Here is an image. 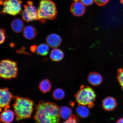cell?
<instances>
[{"label":"cell","mask_w":123,"mask_h":123,"mask_svg":"<svg viewBox=\"0 0 123 123\" xmlns=\"http://www.w3.org/2000/svg\"><path fill=\"white\" fill-rule=\"evenodd\" d=\"M46 42L49 47L55 48L60 45L62 42V38L58 34L52 33L47 37Z\"/></svg>","instance_id":"30bf717a"},{"label":"cell","mask_w":123,"mask_h":123,"mask_svg":"<svg viewBox=\"0 0 123 123\" xmlns=\"http://www.w3.org/2000/svg\"><path fill=\"white\" fill-rule=\"evenodd\" d=\"M49 46L47 44L42 43L37 46L35 53L41 56H44L47 55L49 50Z\"/></svg>","instance_id":"ac0fdd59"},{"label":"cell","mask_w":123,"mask_h":123,"mask_svg":"<svg viewBox=\"0 0 123 123\" xmlns=\"http://www.w3.org/2000/svg\"><path fill=\"white\" fill-rule=\"evenodd\" d=\"M83 4L86 6L92 5L93 3L94 0H80Z\"/></svg>","instance_id":"484cf974"},{"label":"cell","mask_w":123,"mask_h":123,"mask_svg":"<svg viewBox=\"0 0 123 123\" xmlns=\"http://www.w3.org/2000/svg\"><path fill=\"white\" fill-rule=\"evenodd\" d=\"M34 116L37 123H58L60 121V107L56 104L41 101L35 106Z\"/></svg>","instance_id":"6da1fadb"},{"label":"cell","mask_w":123,"mask_h":123,"mask_svg":"<svg viewBox=\"0 0 123 123\" xmlns=\"http://www.w3.org/2000/svg\"><path fill=\"white\" fill-rule=\"evenodd\" d=\"M70 11L74 16H81L85 13L86 8L84 5L81 1H74L71 6Z\"/></svg>","instance_id":"9c48e42d"},{"label":"cell","mask_w":123,"mask_h":123,"mask_svg":"<svg viewBox=\"0 0 123 123\" xmlns=\"http://www.w3.org/2000/svg\"><path fill=\"white\" fill-rule=\"evenodd\" d=\"M109 0H94L95 3L99 6L105 5L108 2Z\"/></svg>","instance_id":"d4e9b609"},{"label":"cell","mask_w":123,"mask_h":123,"mask_svg":"<svg viewBox=\"0 0 123 123\" xmlns=\"http://www.w3.org/2000/svg\"><path fill=\"white\" fill-rule=\"evenodd\" d=\"M74 96L78 104L85 106L93 104L96 98V93L92 87L83 85L81 86Z\"/></svg>","instance_id":"5b68a950"},{"label":"cell","mask_w":123,"mask_h":123,"mask_svg":"<svg viewBox=\"0 0 123 123\" xmlns=\"http://www.w3.org/2000/svg\"><path fill=\"white\" fill-rule=\"evenodd\" d=\"M37 47V45H32L31 47L30 48L31 50L32 53H35Z\"/></svg>","instance_id":"4316f807"},{"label":"cell","mask_w":123,"mask_h":123,"mask_svg":"<svg viewBox=\"0 0 123 123\" xmlns=\"http://www.w3.org/2000/svg\"><path fill=\"white\" fill-rule=\"evenodd\" d=\"M64 57V54L62 50L58 49L52 50L50 54V58L54 62H58L62 60Z\"/></svg>","instance_id":"e0dca14e"},{"label":"cell","mask_w":123,"mask_h":123,"mask_svg":"<svg viewBox=\"0 0 123 123\" xmlns=\"http://www.w3.org/2000/svg\"><path fill=\"white\" fill-rule=\"evenodd\" d=\"M1 111V108H0V112Z\"/></svg>","instance_id":"f546056e"},{"label":"cell","mask_w":123,"mask_h":123,"mask_svg":"<svg viewBox=\"0 0 123 123\" xmlns=\"http://www.w3.org/2000/svg\"><path fill=\"white\" fill-rule=\"evenodd\" d=\"M13 95L7 88H0V108H4V110L10 107L11 101Z\"/></svg>","instance_id":"ba28073f"},{"label":"cell","mask_w":123,"mask_h":123,"mask_svg":"<svg viewBox=\"0 0 123 123\" xmlns=\"http://www.w3.org/2000/svg\"><path fill=\"white\" fill-rule=\"evenodd\" d=\"M37 12V20L41 24L45 23L47 20L55 19L57 13L56 5L51 0H41Z\"/></svg>","instance_id":"3957f363"},{"label":"cell","mask_w":123,"mask_h":123,"mask_svg":"<svg viewBox=\"0 0 123 123\" xmlns=\"http://www.w3.org/2000/svg\"><path fill=\"white\" fill-rule=\"evenodd\" d=\"M38 88L43 93H45L49 92L52 88L51 83L49 80L44 79L40 83Z\"/></svg>","instance_id":"2e32d148"},{"label":"cell","mask_w":123,"mask_h":123,"mask_svg":"<svg viewBox=\"0 0 123 123\" xmlns=\"http://www.w3.org/2000/svg\"><path fill=\"white\" fill-rule=\"evenodd\" d=\"M23 36L27 39H34L37 35V32L36 28L32 25L27 26L24 28L23 32Z\"/></svg>","instance_id":"4fadbf2b"},{"label":"cell","mask_w":123,"mask_h":123,"mask_svg":"<svg viewBox=\"0 0 123 123\" xmlns=\"http://www.w3.org/2000/svg\"><path fill=\"white\" fill-rule=\"evenodd\" d=\"M79 119L75 115H72L68 119L66 120L64 123H77L79 121Z\"/></svg>","instance_id":"cb8c5ba5"},{"label":"cell","mask_w":123,"mask_h":123,"mask_svg":"<svg viewBox=\"0 0 123 123\" xmlns=\"http://www.w3.org/2000/svg\"><path fill=\"white\" fill-rule=\"evenodd\" d=\"M22 13V19L27 22L38 20L37 9L31 1H28L24 6Z\"/></svg>","instance_id":"52a82bcc"},{"label":"cell","mask_w":123,"mask_h":123,"mask_svg":"<svg viewBox=\"0 0 123 123\" xmlns=\"http://www.w3.org/2000/svg\"><path fill=\"white\" fill-rule=\"evenodd\" d=\"M117 78L120 85L123 89V68L118 69Z\"/></svg>","instance_id":"7402d4cb"},{"label":"cell","mask_w":123,"mask_h":123,"mask_svg":"<svg viewBox=\"0 0 123 123\" xmlns=\"http://www.w3.org/2000/svg\"><path fill=\"white\" fill-rule=\"evenodd\" d=\"M5 30L4 29L0 28V45L5 42L7 38Z\"/></svg>","instance_id":"603a6c76"},{"label":"cell","mask_w":123,"mask_h":123,"mask_svg":"<svg viewBox=\"0 0 123 123\" xmlns=\"http://www.w3.org/2000/svg\"><path fill=\"white\" fill-rule=\"evenodd\" d=\"M22 2L21 0H0L2 8L0 13L15 16L22 13Z\"/></svg>","instance_id":"8992f818"},{"label":"cell","mask_w":123,"mask_h":123,"mask_svg":"<svg viewBox=\"0 0 123 123\" xmlns=\"http://www.w3.org/2000/svg\"><path fill=\"white\" fill-rule=\"evenodd\" d=\"M60 113L61 117L62 119L67 120L72 115L71 109L67 107L63 106L60 107Z\"/></svg>","instance_id":"ffe728a7"},{"label":"cell","mask_w":123,"mask_h":123,"mask_svg":"<svg viewBox=\"0 0 123 123\" xmlns=\"http://www.w3.org/2000/svg\"><path fill=\"white\" fill-rule=\"evenodd\" d=\"M87 80L89 83L93 86L99 85L103 81L102 76L96 72H92L89 74Z\"/></svg>","instance_id":"7c38bea8"},{"label":"cell","mask_w":123,"mask_h":123,"mask_svg":"<svg viewBox=\"0 0 123 123\" xmlns=\"http://www.w3.org/2000/svg\"><path fill=\"white\" fill-rule=\"evenodd\" d=\"M78 106L76 110V113L78 116L83 118H85L89 116L88 109L85 105H80Z\"/></svg>","instance_id":"d6986e66"},{"label":"cell","mask_w":123,"mask_h":123,"mask_svg":"<svg viewBox=\"0 0 123 123\" xmlns=\"http://www.w3.org/2000/svg\"><path fill=\"white\" fill-rule=\"evenodd\" d=\"M18 70L16 62L7 59L0 61V78L7 80L16 78Z\"/></svg>","instance_id":"277c9868"},{"label":"cell","mask_w":123,"mask_h":123,"mask_svg":"<svg viewBox=\"0 0 123 123\" xmlns=\"http://www.w3.org/2000/svg\"><path fill=\"white\" fill-rule=\"evenodd\" d=\"M13 98L15 101L13 107L17 121L30 118L33 111V101L27 98L17 96Z\"/></svg>","instance_id":"7a4b0ae2"},{"label":"cell","mask_w":123,"mask_h":123,"mask_svg":"<svg viewBox=\"0 0 123 123\" xmlns=\"http://www.w3.org/2000/svg\"><path fill=\"white\" fill-rule=\"evenodd\" d=\"M65 92L62 89L57 88L54 91L53 96L54 99L58 100L63 99L65 96Z\"/></svg>","instance_id":"44dd1931"},{"label":"cell","mask_w":123,"mask_h":123,"mask_svg":"<svg viewBox=\"0 0 123 123\" xmlns=\"http://www.w3.org/2000/svg\"><path fill=\"white\" fill-rule=\"evenodd\" d=\"M24 22L19 18H16L13 20L11 24L12 30L17 33L22 32L24 30Z\"/></svg>","instance_id":"5bb4252c"},{"label":"cell","mask_w":123,"mask_h":123,"mask_svg":"<svg viewBox=\"0 0 123 123\" xmlns=\"http://www.w3.org/2000/svg\"><path fill=\"white\" fill-rule=\"evenodd\" d=\"M14 114L12 111L8 109L4 110L0 115V120L4 123H11L14 118Z\"/></svg>","instance_id":"9a60e30c"},{"label":"cell","mask_w":123,"mask_h":123,"mask_svg":"<svg viewBox=\"0 0 123 123\" xmlns=\"http://www.w3.org/2000/svg\"><path fill=\"white\" fill-rule=\"evenodd\" d=\"M116 123H123V117L120 118L119 119H118Z\"/></svg>","instance_id":"83f0119b"},{"label":"cell","mask_w":123,"mask_h":123,"mask_svg":"<svg viewBox=\"0 0 123 123\" xmlns=\"http://www.w3.org/2000/svg\"><path fill=\"white\" fill-rule=\"evenodd\" d=\"M117 104L115 98L111 97H108L103 100L102 105L103 108L107 111H111L115 108Z\"/></svg>","instance_id":"8fae6325"},{"label":"cell","mask_w":123,"mask_h":123,"mask_svg":"<svg viewBox=\"0 0 123 123\" xmlns=\"http://www.w3.org/2000/svg\"><path fill=\"white\" fill-rule=\"evenodd\" d=\"M73 1H79L80 0H73Z\"/></svg>","instance_id":"f1b7e54d"}]
</instances>
